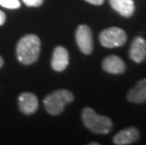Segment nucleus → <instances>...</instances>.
<instances>
[{
  "mask_svg": "<svg viewBox=\"0 0 146 145\" xmlns=\"http://www.w3.org/2000/svg\"><path fill=\"white\" fill-rule=\"evenodd\" d=\"M41 52V40L34 34H29L20 39L16 46L18 60L25 65H29L38 60Z\"/></svg>",
  "mask_w": 146,
  "mask_h": 145,
  "instance_id": "1",
  "label": "nucleus"
},
{
  "mask_svg": "<svg viewBox=\"0 0 146 145\" xmlns=\"http://www.w3.org/2000/svg\"><path fill=\"white\" fill-rule=\"evenodd\" d=\"M139 138V132L135 127H128L118 132L113 138V143L116 145H129L135 143Z\"/></svg>",
  "mask_w": 146,
  "mask_h": 145,
  "instance_id": "8",
  "label": "nucleus"
},
{
  "mask_svg": "<svg viewBox=\"0 0 146 145\" xmlns=\"http://www.w3.org/2000/svg\"><path fill=\"white\" fill-rule=\"evenodd\" d=\"M74 100V94L67 89H60L49 94L43 100L44 107L51 115H58L63 111L65 106Z\"/></svg>",
  "mask_w": 146,
  "mask_h": 145,
  "instance_id": "3",
  "label": "nucleus"
},
{
  "mask_svg": "<svg viewBox=\"0 0 146 145\" xmlns=\"http://www.w3.org/2000/svg\"><path fill=\"white\" fill-rule=\"evenodd\" d=\"M127 100L131 103L142 104L146 101V78L141 79L127 93Z\"/></svg>",
  "mask_w": 146,
  "mask_h": 145,
  "instance_id": "11",
  "label": "nucleus"
},
{
  "mask_svg": "<svg viewBox=\"0 0 146 145\" xmlns=\"http://www.w3.org/2000/svg\"><path fill=\"white\" fill-rule=\"evenodd\" d=\"M130 58L137 63H141L146 58V41L141 37L133 40L129 50Z\"/></svg>",
  "mask_w": 146,
  "mask_h": 145,
  "instance_id": "7",
  "label": "nucleus"
},
{
  "mask_svg": "<svg viewBox=\"0 0 146 145\" xmlns=\"http://www.w3.org/2000/svg\"><path fill=\"white\" fill-rule=\"evenodd\" d=\"M19 107L23 113L32 114L39 107L38 98L31 92H24L19 96Z\"/></svg>",
  "mask_w": 146,
  "mask_h": 145,
  "instance_id": "9",
  "label": "nucleus"
},
{
  "mask_svg": "<svg viewBox=\"0 0 146 145\" xmlns=\"http://www.w3.org/2000/svg\"><path fill=\"white\" fill-rule=\"evenodd\" d=\"M69 64V53L63 46H57L53 53L51 66L56 72H62Z\"/></svg>",
  "mask_w": 146,
  "mask_h": 145,
  "instance_id": "6",
  "label": "nucleus"
},
{
  "mask_svg": "<svg viewBox=\"0 0 146 145\" xmlns=\"http://www.w3.org/2000/svg\"><path fill=\"white\" fill-rule=\"evenodd\" d=\"M85 1L90 3V4H92L95 6H100L105 2V0H85Z\"/></svg>",
  "mask_w": 146,
  "mask_h": 145,
  "instance_id": "15",
  "label": "nucleus"
},
{
  "mask_svg": "<svg viewBox=\"0 0 146 145\" xmlns=\"http://www.w3.org/2000/svg\"><path fill=\"white\" fill-rule=\"evenodd\" d=\"M82 121L86 127L95 134H108L113 126L108 117L99 115L91 107H85L83 109Z\"/></svg>",
  "mask_w": 146,
  "mask_h": 145,
  "instance_id": "2",
  "label": "nucleus"
},
{
  "mask_svg": "<svg viewBox=\"0 0 146 145\" xmlns=\"http://www.w3.org/2000/svg\"><path fill=\"white\" fill-rule=\"evenodd\" d=\"M22 1L29 7H40L43 3V0H22Z\"/></svg>",
  "mask_w": 146,
  "mask_h": 145,
  "instance_id": "14",
  "label": "nucleus"
},
{
  "mask_svg": "<svg viewBox=\"0 0 146 145\" xmlns=\"http://www.w3.org/2000/svg\"><path fill=\"white\" fill-rule=\"evenodd\" d=\"M5 21H6V14L2 11H0V26L4 24Z\"/></svg>",
  "mask_w": 146,
  "mask_h": 145,
  "instance_id": "16",
  "label": "nucleus"
},
{
  "mask_svg": "<svg viewBox=\"0 0 146 145\" xmlns=\"http://www.w3.org/2000/svg\"><path fill=\"white\" fill-rule=\"evenodd\" d=\"M90 145H99V143L97 142H91V143H89Z\"/></svg>",
  "mask_w": 146,
  "mask_h": 145,
  "instance_id": "18",
  "label": "nucleus"
},
{
  "mask_svg": "<svg viewBox=\"0 0 146 145\" xmlns=\"http://www.w3.org/2000/svg\"><path fill=\"white\" fill-rule=\"evenodd\" d=\"M0 5L10 10H15L20 8L21 3L19 0H0Z\"/></svg>",
  "mask_w": 146,
  "mask_h": 145,
  "instance_id": "13",
  "label": "nucleus"
},
{
  "mask_svg": "<svg viewBox=\"0 0 146 145\" xmlns=\"http://www.w3.org/2000/svg\"><path fill=\"white\" fill-rule=\"evenodd\" d=\"M76 41L80 51L86 55L92 54L94 49V41H92V32L87 24H81L77 27L76 31Z\"/></svg>",
  "mask_w": 146,
  "mask_h": 145,
  "instance_id": "5",
  "label": "nucleus"
},
{
  "mask_svg": "<svg viewBox=\"0 0 146 145\" xmlns=\"http://www.w3.org/2000/svg\"><path fill=\"white\" fill-rule=\"evenodd\" d=\"M99 40L101 44L107 48L120 47L126 42L127 35L125 30L120 27L111 26L100 33Z\"/></svg>",
  "mask_w": 146,
  "mask_h": 145,
  "instance_id": "4",
  "label": "nucleus"
},
{
  "mask_svg": "<svg viewBox=\"0 0 146 145\" xmlns=\"http://www.w3.org/2000/svg\"><path fill=\"white\" fill-rule=\"evenodd\" d=\"M110 6L123 17H131L135 12V3L133 0H108Z\"/></svg>",
  "mask_w": 146,
  "mask_h": 145,
  "instance_id": "12",
  "label": "nucleus"
},
{
  "mask_svg": "<svg viewBox=\"0 0 146 145\" xmlns=\"http://www.w3.org/2000/svg\"><path fill=\"white\" fill-rule=\"evenodd\" d=\"M102 67L107 73H113V75H120L125 71V64L117 56H108L103 60Z\"/></svg>",
  "mask_w": 146,
  "mask_h": 145,
  "instance_id": "10",
  "label": "nucleus"
},
{
  "mask_svg": "<svg viewBox=\"0 0 146 145\" xmlns=\"http://www.w3.org/2000/svg\"><path fill=\"white\" fill-rule=\"evenodd\" d=\"M3 64H4V60H3L2 57L0 56V68H1V67L3 66Z\"/></svg>",
  "mask_w": 146,
  "mask_h": 145,
  "instance_id": "17",
  "label": "nucleus"
}]
</instances>
